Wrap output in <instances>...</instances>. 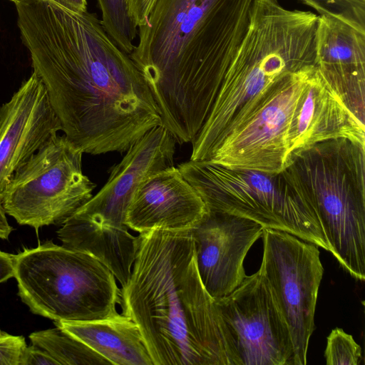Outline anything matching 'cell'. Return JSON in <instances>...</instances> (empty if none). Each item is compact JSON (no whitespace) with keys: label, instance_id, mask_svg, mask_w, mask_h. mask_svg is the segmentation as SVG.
I'll return each mask as SVG.
<instances>
[{"label":"cell","instance_id":"3","mask_svg":"<svg viewBox=\"0 0 365 365\" xmlns=\"http://www.w3.org/2000/svg\"><path fill=\"white\" fill-rule=\"evenodd\" d=\"M118 304L138 325L153 365H230L191 230L139 233Z\"/></svg>","mask_w":365,"mask_h":365},{"label":"cell","instance_id":"22","mask_svg":"<svg viewBox=\"0 0 365 365\" xmlns=\"http://www.w3.org/2000/svg\"><path fill=\"white\" fill-rule=\"evenodd\" d=\"M319 16L339 20L365 34V0H298Z\"/></svg>","mask_w":365,"mask_h":365},{"label":"cell","instance_id":"1","mask_svg":"<svg viewBox=\"0 0 365 365\" xmlns=\"http://www.w3.org/2000/svg\"><path fill=\"white\" fill-rule=\"evenodd\" d=\"M21 39L66 138L83 153H123L162 125L158 106L130 54L96 13L50 0L15 4Z\"/></svg>","mask_w":365,"mask_h":365},{"label":"cell","instance_id":"15","mask_svg":"<svg viewBox=\"0 0 365 365\" xmlns=\"http://www.w3.org/2000/svg\"><path fill=\"white\" fill-rule=\"evenodd\" d=\"M208 208L195 188L174 166L155 172L135 191L125 215V224L138 233L153 229L192 230Z\"/></svg>","mask_w":365,"mask_h":365},{"label":"cell","instance_id":"24","mask_svg":"<svg viewBox=\"0 0 365 365\" xmlns=\"http://www.w3.org/2000/svg\"><path fill=\"white\" fill-rule=\"evenodd\" d=\"M26 346L22 336L6 334L0 338V365H21Z\"/></svg>","mask_w":365,"mask_h":365},{"label":"cell","instance_id":"28","mask_svg":"<svg viewBox=\"0 0 365 365\" xmlns=\"http://www.w3.org/2000/svg\"><path fill=\"white\" fill-rule=\"evenodd\" d=\"M52 2L68 10L76 13H82L87 11L86 0H50Z\"/></svg>","mask_w":365,"mask_h":365},{"label":"cell","instance_id":"2","mask_svg":"<svg viewBox=\"0 0 365 365\" xmlns=\"http://www.w3.org/2000/svg\"><path fill=\"white\" fill-rule=\"evenodd\" d=\"M255 0H158L130 53L177 143L206 120L247 31Z\"/></svg>","mask_w":365,"mask_h":365},{"label":"cell","instance_id":"13","mask_svg":"<svg viewBox=\"0 0 365 365\" xmlns=\"http://www.w3.org/2000/svg\"><path fill=\"white\" fill-rule=\"evenodd\" d=\"M61 130L35 72L0 106V197L14 174Z\"/></svg>","mask_w":365,"mask_h":365},{"label":"cell","instance_id":"6","mask_svg":"<svg viewBox=\"0 0 365 365\" xmlns=\"http://www.w3.org/2000/svg\"><path fill=\"white\" fill-rule=\"evenodd\" d=\"M177 168L208 210L248 218L330 252L314 205L284 170L272 174L192 160Z\"/></svg>","mask_w":365,"mask_h":365},{"label":"cell","instance_id":"12","mask_svg":"<svg viewBox=\"0 0 365 365\" xmlns=\"http://www.w3.org/2000/svg\"><path fill=\"white\" fill-rule=\"evenodd\" d=\"M176 143L163 125L150 130L112 168L104 186L73 214L101 225L129 229L125 215L135 191L151 174L174 166Z\"/></svg>","mask_w":365,"mask_h":365},{"label":"cell","instance_id":"18","mask_svg":"<svg viewBox=\"0 0 365 365\" xmlns=\"http://www.w3.org/2000/svg\"><path fill=\"white\" fill-rule=\"evenodd\" d=\"M128 230L101 225L72 214L61 224L57 235L63 247L89 254L103 263L123 287L137 248V236Z\"/></svg>","mask_w":365,"mask_h":365},{"label":"cell","instance_id":"21","mask_svg":"<svg viewBox=\"0 0 365 365\" xmlns=\"http://www.w3.org/2000/svg\"><path fill=\"white\" fill-rule=\"evenodd\" d=\"M97 2L106 31L123 51L130 54L135 46L133 41L138 29L130 23L125 0H97Z\"/></svg>","mask_w":365,"mask_h":365},{"label":"cell","instance_id":"10","mask_svg":"<svg viewBox=\"0 0 365 365\" xmlns=\"http://www.w3.org/2000/svg\"><path fill=\"white\" fill-rule=\"evenodd\" d=\"M260 265L288 325L294 365H305L324 268L317 245L288 232L263 230Z\"/></svg>","mask_w":365,"mask_h":365},{"label":"cell","instance_id":"8","mask_svg":"<svg viewBox=\"0 0 365 365\" xmlns=\"http://www.w3.org/2000/svg\"><path fill=\"white\" fill-rule=\"evenodd\" d=\"M83 153L64 135L51 138L14 174L1 199L6 213L36 230L62 224L96 187L83 173Z\"/></svg>","mask_w":365,"mask_h":365},{"label":"cell","instance_id":"5","mask_svg":"<svg viewBox=\"0 0 365 365\" xmlns=\"http://www.w3.org/2000/svg\"><path fill=\"white\" fill-rule=\"evenodd\" d=\"M317 212L330 252L365 279V145L330 139L292 155L284 169Z\"/></svg>","mask_w":365,"mask_h":365},{"label":"cell","instance_id":"25","mask_svg":"<svg viewBox=\"0 0 365 365\" xmlns=\"http://www.w3.org/2000/svg\"><path fill=\"white\" fill-rule=\"evenodd\" d=\"M158 0H125L130 23L138 29L143 26Z\"/></svg>","mask_w":365,"mask_h":365},{"label":"cell","instance_id":"30","mask_svg":"<svg viewBox=\"0 0 365 365\" xmlns=\"http://www.w3.org/2000/svg\"><path fill=\"white\" fill-rule=\"evenodd\" d=\"M7 333L2 331L0 329V338L3 337L4 335H6Z\"/></svg>","mask_w":365,"mask_h":365},{"label":"cell","instance_id":"23","mask_svg":"<svg viewBox=\"0 0 365 365\" xmlns=\"http://www.w3.org/2000/svg\"><path fill=\"white\" fill-rule=\"evenodd\" d=\"M324 356L327 365H359L361 348L351 334L336 327L327 336Z\"/></svg>","mask_w":365,"mask_h":365},{"label":"cell","instance_id":"7","mask_svg":"<svg viewBox=\"0 0 365 365\" xmlns=\"http://www.w3.org/2000/svg\"><path fill=\"white\" fill-rule=\"evenodd\" d=\"M18 294L35 314L86 322L118 312L120 290L110 270L86 252L51 241L16 255Z\"/></svg>","mask_w":365,"mask_h":365},{"label":"cell","instance_id":"20","mask_svg":"<svg viewBox=\"0 0 365 365\" xmlns=\"http://www.w3.org/2000/svg\"><path fill=\"white\" fill-rule=\"evenodd\" d=\"M31 344L52 357L58 365H108L109 361L60 328L31 333Z\"/></svg>","mask_w":365,"mask_h":365},{"label":"cell","instance_id":"17","mask_svg":"<svg viewBox=\"0 0 365 365\" xmlns=\"http://www.w3.org/2000/svg\"><path fill=\"white\" fill-rule=\"evenodd\" d=\"M341 138L365 145L364 123L349 110L316 68L290 121L287 135L288 165L292 155L310 146Z\"/></svg>","mask_w":365,"mask_h":365},{"label":"cell","instance_id":"19","mask_svg":"<svg viewBox=\"0 0 365 365\" xmlns=\"http://www.w3.org/2000/svg\"><path fill=\"white\" fill-rule=\"evenodd\" d=\"M57 327L115 365H153L138 325L116 314L86 322H55Z\"/></svg>","mask_w":365,"mask_h":365},{"label":"cell","instance_id":"16","mask_svg":"<svg viewBox=\"0 0 365 365\" xmlns=\"http://www.w3.org/2000/svg\"><path fill=\"white\" fill-rule=\"evenodd\" d=\"M316 67L349 110L365 121V34L326 16H318Z\"/></svg>","mask_w":365,"mask_h":365},{"label":"cell","instance_id":"11","mask_svg":"<svg viewBox=\"0 0 365 365\" xmlns=\"http://www.w3.org/2000/svg\"><path fill=\"white\" fill-rule=\"evenodd\" d=\"M316 68L289 74L273 85L257 108L225 137L207 160L230 168L281 173L288 165L290 121Z\"/></svg>","mask_w":365,"mask_h":365},{"label":"cell","instance_id":"14","mask_svg":"<svg viewBox=\"0 0 365 365\" xmlns=\"http://www.w3.org/2000/svg\"><path fill=\"white\" fill-rule=\"evenodd\" d=\"M263 230L248 218L213 210L191 230L199 274L213 299L227 296L244 280L245 258Z\"/></svg>","mask_w":365,"mask_h":365},{"label":"cell","instance_id":"4","mask_svg":"<svg viewBox=\"0 0 365 365\" xmlns=\"http://www.w3.org/2000/svg\"><path fill=\"white\" fill-rule=\"evenodd\" d=\"M318 15L288 9L279 0H255L247 31L202 127L192 142V160H208L279 80L316 66Z\"/></svg>","mask_w":365,"mask_h":365},{"label":"cell","instance_id":"26","mask_svg":"<svg viewBox=\"0 0 365 365\" xmlns=\"http://www.w3.org/2000/svg\"><path fill=\"white\" fill-rule=\"evenodd\" d=\"M21 365H58V364L46 351L31 344L26 347Z\"/></svg>","mask_w":365,"mask_h":365},{"label":"cell","instance_id":"9","mask_svg":"<svg viewBox=\"0 0 365 365\" xmlns=\"http://www.w3.org/2000/svg\"><path fill=\"white\" fill-rule=\"evenodd\" d=\"M215 302L230 365H294L288 325L260 268Z\"/></svg>","mask_w":365,"mask_h":365},{"label":"cell","instance_id":"31","mask_svg":"<svg viewBox=\"0 0 365 365\" xmlns=\"http://www.w3.org/2000/svg\"><path fill=\"white\" fill-rule=\"evenodd\" d=\"M10 1H13V2H14L16 4V3H17L18 1H19L21 0H10Z\"/></svg>","mask_w":365,"mask_h":365},{"label":"cell","instance_id":"29","mask_svg":"<svg viewBox=\"0 0 365 365\" xmlns=\"http://www.w3.org/2000/svg\"><path fill=\"white\" fill-rule=\"evenodd\" d=\"M6 214L0 197V238L3 240L8 239L12 231V227L8 222Z\"/></svg>","mask_w":365,"mask_h":365},{"label":"cell","instance_id":"27","mask_svg":"<svg viewBox=\"0 0 365 365\" xmlns=\"http://www.w3.org/2000/svg\"><path fill=\"white\" fill-rule=\"evenodd\" d=\"M16 255L0 250V284L14 277Z\"/></svg>","mask_w":365,"mask_h":365}]
</instances>
